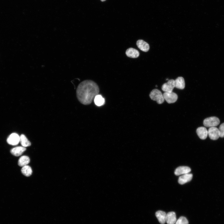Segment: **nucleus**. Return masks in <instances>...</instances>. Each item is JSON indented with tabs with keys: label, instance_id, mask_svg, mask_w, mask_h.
<instances>
[{
	"label": "nucleus",
	"instance_id": "6",
	"mask_svg": "<svg viewBox=\"0 0 224 224\" xmlns=\"http://www.w3.org/2000/svg\"><path fill=\"white\" fill-rule=\"evenodd\" d=\"M20 141V137L16 133L10 134L7 139V142L9 144L16 145L18 144Z\"/></svg>",
	"mask_w": 224,
	"mask_h": 224
},
{
	"label": "nucleus",
	"instance_id": "7",
	"mask_svg": "<svg viewBox=\"0 0 224 224\" xmlns=\"http://www.w3.org/2000/svg\"><path fill=\"white\" fill-rule=\"evenodd\" d=\"M208 135L211 140H218L220 137L218 129L215 127H210L208 131Z\"/></svg>",
	"mask_w": 224,
	"mask_h": 224
},
{
	"label": "nucleus",
	"instance_id": "21",
	"mask_svg": "<svg viewBox=\"0 0 224 224\" xmlns=\"http://www.w3.org/2000/svg\"><path fill=\"white\" fill-rule=\"evenodd\" d=\"M176 224H189V222L185 217L182 216L177 220Z\"/></svg>",
	"mask_w": 224,
	"mask_h": 224
},
{
	"label": "nucleus",
	"instance_id": "1",
	"mask_svg": "<svg viewBox=\"0 0 224 224\" xmlns=\"http://www.w3.org/2000/svg\"><path fill=\"white\" fill-rule=\"evenodd\" d=\"M99 92L97 84L91 80H86L81 82L76 90V96L79 101L84 105L91 104Z\"/></svg>",
	"mask_w": 224,
	"mask_h": 224
},
{
	"label": "nucleus",
	"instance_id": "9",
	"mask_svg": "<svg viewBox=\"0 0 224 224\" xmlns=\"http://www.w3.org/2000/svg\"><path fill=\"white\" fill-rule=\"evenodd\" d=\"M196 133L198 135L202 140H205L207 138L208 135V131L206 128L200 127L197 128Z\"/></svg>",
	"mask_w": 224,
	"mask_h": 224
},
{
	"label": "nucleus",
	"instance_id": "14",
	"mask_svg": "<svg viewBox=\"0 0 224 224\" xmlns=\"http://www.w3.org/2000/svg\"><path fill=\"white\" fill-rule=\"evenodd\" d=\"M26 150V149L23 146L17 147L12 149L10 152L13 156L18 157L21 156Z\"/></svg>",
	"mask_w": 224,
	"mask_h": 224
},
{
	"label": "nucleus",
	"instance_id": "20",
	"mask_svg": "<svg viewBox=\"0 0 224 224\" xmlns=\"http://www.w3.org/2000/svg\"><path fill=\"white\" fill-rule=\"evenodd\" d=\"M20 137V142L24 147H27L31 145V142L28 141L26 136L24 134H21Z\"/></svg>",
	"mask_w": 224,
	"mask_h": 224
},
{
	"label": "nucleus",
	"instance_id": "2",
	"mask_svg": "<svg viewBox=\"0 0 224 224\" xmlns=\"http://www.w3.org/2000/svg\"><path fill=\"white\" fill-rule=\"evenodd\" d=\"M150 98L152 100L157 101L159 104H161L164 102L163 95L159 90L155 89L153 90L149 94Z\"/></svg>",
	"mask_w": 224,
	"mask_h": 224
},
{
	"label": "nucleus",
	"instance_id": "17",
	"mask_svg": "<svg viewBox=\"0 0 224 224\" xmlns=\"http://www.w3.org/2000/svg\"><path fill=\"white\" fill-rule=\"evenodd\" d=\"M22 174L25 176L28 177L31 176L32 173L31 167L28 165L23 167L21 170Z\"/></svg>",
	"mask_w": 224,
	"mask_h": 224
},
{
	"label": "nucleus",
	"instance_id": "16",
	"mask_svg": "<svg viewBox=\"0 0 224 224\" xmlns=\"http://www.w3.org/2000/svg\"><path fill=\"white\" fill-rule=\"evenodd\" d=\"M167 214L164 211H158L156 214V215L159 222L161 224H164L166 222Z\"/></svg>",
	"mask_w": 224,
	"mask_h": 224
},
{
	"label": "nucleus",
	"instance_id": "12",
	"mask_svg": "<svg viewBox=\"0 0 224 224\" xmlns=\"http://www.w3.org/2000/svg\"><path fill=\"white\" fill-rule=\"evenodd\" d=\"M136 44L138 47L145 52H147L149 49V45L143 40H138Z\"/></svg>",
	"mask_w": 224,
	"mask_h": 224
},
{
	"label": "nucleus",
	"instance_id": "23",
	"mask_svg": "<svg viewBox=\"0 0 224 224\" xmlns=\"http://www.w3.org/2000/svg\"><path fill=\"white\" fill-rule=\"evenodd\" d=\"M101 1L102 2H103L106 1V0H101Z\"/></svg>",
	"mask_w": 224,
	"mask_h": 224
},
{
	"label": "nucleus",
	"instance_id": "5",
	"mask_svg": "<svg viewBox=\"0 0 224 224\" xmlns=\"http://www.w3.org/2000/svg\"><path fill=\"white\" fill-rule=\"evenodd\" d=\"M175 87V80L170 79L167 83H164L162 86V89L165 92L171 93Z\"/></svg>",
	"mask_w": 224,
	"mask_h": 224
},
{
	"label": "nucleus",
	"instance_id": "24",
	"mask_svg": "<svg viewBox=\"0 0 224 224\" xmlns=\"http://www.w3.org/2000/svg\"><path fill=\"white\" fill-rule=\"evenodd\" d=\"M158 87V86L157 85H156V87Z\"/></svg>",
	"mask_w": 224,
	"mask_h": 224
},
{
	"label": "nucleus",
	"instance_id": "10",
	"mask_svg": "<svg viewBox=\"0 0 224 224\" xmlns=\"http://www.w3.org/2000/svg\"><path fill=\"white\" fill-rule=\"evenodd\" d=\"M166 222L168 224H174L177 221L176 215L174 212H171L167 214Z\"/></svg>",
	"mask_w": 224,
	"mask_h": 224
},
{
	"label": "nucleus",
	"instance_id": "18",
	"mask_svg": "<svg viewBox=\"0 0 224 224\" xmlns=\"http://www.w3.org/2000/svg\"><path fill=\"white\" fill-rule=\"evenodd\" d=\"M30 162V159L27 156H24L21 157L19 160L18 164L20 167H24L27 165Z\"/></svg>",
	"mask_w": 224,
	"mask_h": 224
},
{
	"label": "nucleus",
	"instance_id": "3",
	"mask_svg": "<svg viewBox=\"0 0 224 224\" xmlns=\"http://www.w3.org/2000/svg\"><path fill=\"white\" fill-rule=\"evenodd\" d=\"M220 122V120L218 118L213 116L205 119L204 120L203 124L205 127H211L218 126Z\"/></svg>",
	"mask_w": 224,
	"mask_h": 224
},
{
	"label": "nucleus",
	"instance_id": "22",
	"mask_svg": "<svg viewBox=\"0 0 224 224\" xmlns=\"http://www.w3.org/2000/svg\"><path fill=\"white\" fill-rule=\"evenodd\" d=\"M220 133V137H224V123L221 124L219 128Z\"/></svg>",
	"mask_w": 224,
	"mask_h": 224
},
{
	"label": "nucleus",
	"instance_id": "13",
	"mask_svg": "<svg viewBox=\"0 0 224 224\" xmlns=\"http://www.w3.org/2000/svg\"><path fill=\"white\" fill-rule=\"evenodd\" d=\"M193 178V175L192 174L188 173L185 174L179 178L178 182L180 184L183 185L190 181Z\"/></svg>",
	"mask_w": 224,
	"mask_h": 224
},
{
	"label": "nucleus",
	"instance_id": "8",
	"mask_svg": "<svg viewBox=\"0 0 224 224\" xmlns=\"http://www.w3.org/2000/svg\"><path fill=\"white\" fill-rule=\"evenodd\" d=\"M191 171V169L189 167L186 166H180L178 167L176 169L174 173L176 175L179 176L188 174Z\"/></svg>",
	"mask_w": 224,
	"mask_h": 224
},
{
	"label": "nucleus",
	"instance_id": "15",
	"mask_svg": "<svg viewBox=\"0 0 224 224\" xmlns=\"http://www.w3.org/2000/svg\"><path fill=\"white\" fill-rule=\"evenodd\" d=\"M175 87L179 89L183 90L185 88V83L184 78L182 77L178 78L175 80Z\"/></svg>",
	"mask_w": 224,
	"mask_h": 224
},
{
	"label": "nucleus",
	"instance_id": "11",
	"mask_svg": "<svg viewBox=\"0 0 224 224\" xmlns=\"http://www.w3.org/2000/svg\"><path fill=\"white\" fill-rule=\"evenodd\" d=\"M126 54L128 57L133 58H137L140 55L139 51L132 48H130L127 49Z\"/></svg>",
	"mask_w": 224,
	"mask_h": 224
},
{
	"label": "nucleus",
	"instance_id": "4",
	"mask_svg": "<svg viewBox=\"0 0 224 224\" xmlns=\"http://www.w3.org/2000/svg\"><path fill=\"white\" fill-rule=\"evenodd\" d=\"M163 96L164 100L169 104L175 102L178 99V96L177 94L173 92H165L163 94Z\"/></svg>",
	"mask_w": 224,
	"mask_h": 224
},
{
	"label": "nucleus",
	"instance_id": "19",
	"mask_svg": "<svg viewBox=\"0 0 224 224\" xmlns=\"http://www.w3.org/2000/svg\"><path fill=\"white\" fill-rule=\"evenodd\" d=\"M95 104L98 106L103 105L105 103V99L99 95L96 96L94 99Z\"/></svg>",
	"mask_w": 224,
	"mask_h": 224
}]
</instances>
